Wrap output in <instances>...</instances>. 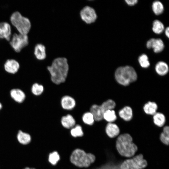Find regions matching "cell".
<instances>
[{"label": "cell", "instance_id": "cell-24", "mask_svg": "<svg viewBox=\"0 0 169 169\" xmlns=\"http://www.w3.org/2000/svg\"><path fill=\"white\" fill-rule=\"evenodd\" d=\"M103 118L109 123H112L116 120L117 116L114 110H108L104 112Z\"/></svg>", "mask_w": 169, "mask_h": 169}, {"label": "cell", "instance_id": "cell-17", "mask_svg": "<svg viewBox=\"0 0 169 169\" xmlns=\"http://www.w3.org/2000/svg\"><path fill=\"white\" fill-rule=\"evenodd\" d=\"M16 138L19 143L23 145L28 144L32 140L31 136L30 134L21 130L18 131Z\"/></svg>", "mask_w": 169, "mask_h": 169}, {"label": "cell", "instance_id": "cell-33", "mask_svg": "<svg viewBox=\"0 0 169 169\" xmlns=\"http://www.w3.org/2000/svg\"><path fill=\"white\" fill-rule=\"evenodd\" d=\"M125 1L127 4L130 6L134 5L138 2L137 0H125Z\"/></svg>", "mask_w": 169, "mask_h": 169}, {"label": "cell", "instance_id": "cell-15", "mask_svg": "<svg viewBox=\"0 0 169 169\" xmlns=\"http://www.w3.org/2000/svg\"><path fill=\"white\" fill-rule=\"evenodd\" d=\"M89 111L93 115L95 121L98 122L103 120L104 112L100 105L95 104L92 105Z\"/></svg>", "mask_w": 169, "mask_h": 169}, {"label": "cell", "instance_id": "cell-8", "mask_svg": "<svg viewBox=\"0 0 169 169\" xmlns=\"http://www.w3.org/2000/svg\"><path fill=\"white\" fill-rule=\"evenodd\" d=\"M81 20L88 24H92L95 22L97 18V15L95 9L89 5L83 7L79 13Z\"/></svg>", "mask_w": 169, "mask_h": 169}, {"label": "cell", "instance_id": "cell-12", "mask_svg": "<svg viewBox=\"0 0 169 169\" xmlns=\"http://www.w3.org/2000/svg\"><path fill=\"white\" fill-rule=\"evenodd\" d=\"M12 37L10 25L7 22L0 23V38L9 41Z\"/></svg>", "mask_w": 169, "mask_h": 169}, {"label": "cell", "instance_id": "cell-9", "mask_svg": "<svg viewBox=\"0 0 169 169\" xmlns=\"http://www.w3.org/2000/svg\"><path fill=\"white\" fill-rule=\"evenodd\" d=\"M60 105L61 108L63 110L66 111H70L75 108L76 105V102L75 99L72 96L69 95H65L61 98Z\"/></svg>", "mask_w": 169, "mask_h": 169}, {"label": "cell", "instance_id": "cell-36", "mask_svg": "<svg viewBox=\"0 0 169 169\" xmlns=\"http://www.w3.org/2000/svg\"><path fill=\"white\" fill-rule=\"evenodd\" d=\"M3 105L2 103L0 102V110L2 109Z\"/></svg>", "mask_w": 169, "mask_h": 169}, {"label": "cell", "instance_id": "cell-22", "mask_svg": "<svg viewBox=\"0 0 169 169\" xmlns=\"http://www.w3.org/2000/svg\"><path fill=\"white\" fill-rule=\"evenodd\" d=\"M153 120L154 124L159 127H161L164 124L166 117L161 113L156 112L153 115Z\"/></svg>", "mask_w": 169, "mask_h": 169}, {"label": "cell", "instance_id": "cell-26", "mask_svg": "<svg viewBox=\"0 0 169 169\" xmlns=\"http://www.w3.org/2000/svg\"><path fill=\"white\" fill-rule=\"evenodd\" d=\"M31 90L33 95L36 96H39L44 93V88L42 84L35 83L32 85Z\"/></svg>", "mask_w": 169, "mask_h": 169}, {"label": "cell", "instance_id": "cell-31", "mask_svg": "<svg viewBox=\"0 0 169 169\" xmlns=\"http://www.w3.org/2000/svg\"><path fill=\"white\" fill-rule=\"evenodd\" d=\"M138 60L140 65L142 68H147L150 65L148 57L145 54L141 55L139 57Z\"/></svg>", "mask_w": 169, "mask_h": 169}, {"label": "cell", "instance_id": "cell-3", "mask_svg": "<svg viewBox=\"0 0 169 169\" xmlns=\"http://www.w3.org/2000/svg\"><path fill=\"white\" fill-rule=\"evenodd\" d=\"M115 77L119 84L126 86L136 81L137 75L133 67L127 65L117 68L115 72Z\"/></svg>", "mask_w": 169, "mask_h": 169}, {"label": "cell", "instance_id": "cell-5", "mask_svg": "<svg viewBox=\"0 0 169 169\" xmlns=\"http://www.w3.org/2000/svg\"><path fill=\"white\" fill-rule=\"evenodd\" d=\"M10 21L19 33L27 35L30 31L31 24L29 19L19 12H15L12 14Z\"/></svg>", "mask_w": 169, "mask_h": 169}, {"label": "cell", "instance_id": "cell-27", "mask_svg": "<svg viewBox=\"0 0 169 169\" xmlns=\"http://www.w3.org/2000/svg\"><path fill=\"white\" fill-rule=\"evenodd\" d=\"M164 29V25L161 21L156 19L153 21L152 29L154 33L156 34H160L163 32Z\"/></svg>", "mask_w": 169, "mask_h": 169}, {"label": "cell", "instance_id": "cell-2", "mask_svg": "<svg viewBox=\"0 0 169 169\" xmlns=\"http://www.w3.org/2000/svg\"><path fill=\"white\" fill-rule=\"evenodd\" d=\"M117 149L122 156L127 157L133 156L137 150L136 146L132 142V139L128 134L120 135L116 142Z\"/></svg>", "mask_w": 169, "mask_h": 169}, {"label": "cell", "instance_id": "cell-11", "mask_svg": "<svg viewBox=\"0 0 169 169\" xmlns=\"http://www.w3.org/2000/svg\"><path fill=\"white\" fill-rule=\"evenodd\" d=\"M5 70L7 72L15 74L17 73L20 68V64L16 60L13 59H7L4 65Z\"/></svg>", "mask_w": 169, "mask_h": 169}, {"label": "cell", "instance_id": "cell-1", "mask_svg": "<svg viewBox=\"0 0 169 169\" xmlns=\"http://www.w3.org/2000/svg\"><path fill=\"white\" fill-rule=\"evenodd\" d=\"M47 69L51 82L58 85L66 81L69 71V66L66 58L59 57L52 60Z\"/></svg>", "mask_w": 169, "mask_h": 169}, {"label": "cell", "instance_id": "cell-35", "mask_svg": "<svg viewBox=\"0 0 169 169\" xmlns=\"http://www.w3.org/2000/svg\"><path fill=\"white\" fill-rule=\"evenodd\" d=\"M23 169H37L36 168H33V167H26L24 168Z\"/></svg>", "mask_w": 169, "mask_h": 169}, {"label": "cell", "instance_id": "cell-10", "mask_svg": "<svg viewBox=\"0 0 169 169\" xmlns=\"http://www.w3.org/2000/svg\"><path fill=\"white\" fill-rule=\"evenodd\" d=\"M146 45L148 48H152L156 53L161 52L164 48V43L160 38H151L147 41Z\"/></svg>", "mask_w": 169, "mask_h": 169}, {"label": "cell", "instance_id": "cell-19", "mask_svg": "<svg viewBox=\"0 0 169 169\" xmlns=\"http://www.w3.org/2000/svg\"><path fill=\"white\" fill-rule=\"evenodd\" d=\"M120 117L126 121L130 120L133 116V111L131 108L129 106H125L119 112Z\"/></svg>", "mask_w": 169, "mask_h": 169}, {"label": "cell", "instance_id": "cell-25", "mask_svg": "<svg viewBox=\"0 0 169 169\" xmlns=\"http://www.w3.org/2000/svg\"><path fill=\"white\" fill-rule=\"evenodd\" d=\"M152 8L153 12L156 15L162 13L164 10L163 4L162 3L158 0L155 1L153 3Z\"/></svg>", "mask_w": 169, "mask_h": 169}, {"label": "cell", "instance_id": "cell-18", "mask_svg": "<svg viewBox=\"0 0 169 169\" xmlns=\"http://www.w3.org/2000/svg\"><path fill=\"white\" fill-rule=\"evenodd\" d=\"M105 131L109 137L113 138L119 134L120 130L116 124L112 123H109L106 125Z\"/></svg>", "mask_w": 169, "mask_h": 169}, {"label": "cell", "instance_id": "cell-16", "mask_svg": "<svg viewBox=\"0 0 169 169\" xmlns=\"http://www.w3.org/2000/svg\"><path fill=\"white\" fill-rule=\"evenodd\" d=\"M10 94L12 98L18 103L23 102L26 98V95L24 92L19 89H12L10 91Z\"/></svg>", "mask_w": 169, "mask_h": 169}, {"label": "cell", "instance_id": "cell-13", "mask_svg": "<svg viewBox=\"0 0 169 169\" xmlns=\"http://www.w3.org/2000/svg\"><path fill=\"white\" fill-rule=\"evenodd\" d=\"M60 122L64 128L67 129L73 128L75 125L76 123L75 119L69 113L62 116L61 118Z\"/></svg>", "mask_w": 169, "mask_h": 169}, {"label": "cell", "instance_id": "cell-6", "mask_svg": "<svg viewBox=\"0 0 169 169\" xmlns=\"http://www.w3.org/2000/svg\"><path fill=\"white\" fill-rule=\"evenodd\" d=\"M147 165L146 161L143 156L140 154L133 158L125 161L120 166L121 169H142Z\"/></svg>", "mask_w": 169, "mask_h": 169}, {"label": "cell", "instance_id": "cell-30", "mask_svg": "<svg viewBox=\"0 0 169 169\" xmlns=\"http://www.w3.org/2000/svg\"><path fill=\"white\" fill-rule=\"evenodd\" d=\"M160 139L164 144L168 145L169 141V127L165 126L163 129V132L161 134Z\"/></svg>", "mask_w": 169, "mask_h": 169}, {"label": "cell", "instance_id": "cell-34", "mask_svg": "<svg viewBox=\"0 0 169 169\" xmlns=\"http://www.w3.org/2000/svg\"><path fill=\"white\" fill-rule=\"evenodd\" d=\"M165 34L166 36L168 38L169 37V28L167 27L165 30Z\"/></svg>", "mask_w": 169, "mask_h": 169}, {"label": "cell", "instance_id": "cell-32", "mask_svg": "<svg viewBox=\"0 0 169 169\" xmlns=\"http://www.w3.org/2000/svg\"><path fill=\"white\" fill-rule=\"evenodd\" d=\"M60 157L58 153L54 151L49 154V161L53 165H55L59 161Z\"/></svg>", "mask_w": 169, "mask_h": 169}, {"label": "cell", "instance_id": "cell-7", "mask_svg": "<svg viewBox=\"0 0 169 169\" xmlns=\"http://www.w3.org/2000/svg\"><path fill=\"white\" fill-rule=\"evenodd\" d=\"M9 43L13 50L19 52L28 44V38L27 34L15 33L12 36Z\"/></svg>", "mask_w": 169, "mask_h": 169}, {"label": "cell", "instance_id": "cell-20", "mask_svg": "<svg viewBox=\"0 0 169 169\" xmlns=\"http://www.w3.org/2000/svg\"><path fill=\"white\" fill-rule=\"evenodd\" d=\"M155 70L158 75L163 76L168 73L169 67L167 64L166 62L163 61H160L156 64Z\"/></svg>", "mask_w": 169, "mask_h": 169}, {"label": "cell", "instance_id": "cell-28", "mask_svg": "<svg viewBox=\"0 0 169 169\" xmlns=\"http://www.w3.org/2000/svg\"><path fill=\"white\" fill-rule=\"evenodd\" d=\"M100 105L104 112L108 110H113L116 106V104L113 100L111 99H108L103 102Z\"/></svg>", "mask_w": 169, "mask_h": 169}, {"label": "cell", "instance_id": "cell-14", "mask_svg": "<svg viewBox=\"0 0 169 169\" xmlns=\"http://www.w3.org/2000/svg\"><path fill=\"white\" fill-rule=\"evenodd\" d=\"M34 54L38 60H42L46 58V48L43 44L38 43L36 45L34 48Z\"/></svg>", "mask_w": 169, "mask_h": 169}, {"label": "cell", "instance_id": "cell-23", "mask_svg": "<svg viewBox=\"0 0 169 169\" xmlns=\"http://www.w3.org/2000/svg\"><path fill=\"white\" fill-rule=\"evenodd\" d=\"M81 119L84 123L89 125H93L95 121L93 115L90 111L84 113L81 116Z\"/></svg>", "mask_w": 169, "mask_h": 169}, {"label": "cell", "instance_id": "cell-4", "mask_svg": "<svg viewBox=\"0 0 169 169\" xmlns=\"http://www.w3.org/2000/svg\"><path fill=\"white\" fill-rule=\"evenodd\" d=\"M95 159V156L91 153H86L79 149L75 150L72 153L70 160L75 166L80 167H87L93 163Z\"/></svg>", "mask_w": 169, "mask_h": 169}, {"label": "cell", "instance_id": "cell-21", "mask_svg": "<svg viewBox=\"0 0 169 169\" xmlns=\"http://www.w3.org/2000/svg\"><path fill=\"white\" fill-rule=\"evenodd\" d=\"M143 108L146 114L153 115L156 112L158 106L155 102L148 101L144 105Z\"/></svg>", "mask_w": 169, "mask_h": 169}, {"label": "cell", "instance_id": "cell-29", "mask_svg": "<svg viewBox=\"0 0 169 169\" xmlns=\"http://www.w3.org/2000/svg\"><path fill=\"white\" fill-rule=\"evenodd\" d=\"M70 133L73 136L75 137L82 136L84 135L82 127L79 124L75 125L71 129Z\"/></svg>", "mask_w": 169, "mask_h": 169}]
</instances>
